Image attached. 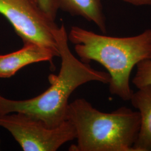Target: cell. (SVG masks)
I'll return each instance as SVG.
<instances>
[{"mask_svg": "<svg viewBox=\"0 0 151 151\" xmlns=\"http://www.w3.org/2000/svg\"><path fill=\"white\" fill-rule=\"evenodd\" d=\"M136 68L133 84L137 88L151 85V56L139 62Z\"/></svg>", "mask_w": 151, "mask_h": 151, "instance_id": "cell-9", "label": "cell"}, {"mask_svg": "<svg viewBox=\"0 0 151 151\" xmlns=\"http://www.w3.org/2000/svg\"><path fill=\"white\" fill-rule=\"evenodd\" d=\"M60 54L51 49L34 43H25L22 48L11 53L0 55V78H10L27 65L40 62L52 63Z\"/></svg>", "mask_w": 151, "mask_h": 151, "instance_id": "cell-6", "label": "cell"}, {"mask_svg": "<svg viewBox=\"0 0 151 151\" xmlns=\"http://www.w3.org/2000/svg\"><path fill=\"white\" fill-rule=\"evenodd\" d=\"M101 1V0H100ZM136 6L151 5V0H123Z\"/></svg>", "mask_w": 151, "mask_h": 151, "instance_id": "cell-11", "label": "cell"}, {"mask_svg": "<svg viewBox=\"0 0 151 151\" xmlns=\"http://www.w3.org/2000/svg\"><path fill=\"white\" fill-rule=\"evenodd\" d=\"M68 39L75 45L76 53L82 62H97L108 70L112 95L130 101L133 93L130 85L132 71L151 56V29L133 37H114L73 27Z\"/></svg>", "mask_w": 151, "mask_h": 151, "instance_id": "cell-2", "label": "cell"}, {"mask_svg": "<svg viewBox=\"0 0 151 151\" xmlns=\"http://www.w3.org/2000/svg\"><path fill=\"white\" fill-rule=\"evenodd\" d=\"M66 120L76 132L77 143L70 151H134L140 127L138 111L122 107L104 113L85 99H77L69 104Z\"/></svg>", "mask_w": 151, "mask_h": 151, "instance_id": "cell-3", "label": "cell"}, {"mask_svg": "<svg viewBox=\"0 0 151 151\" xmlns=\"http://www.w3.org/2000/svg\"><path fill=\"white\" fill-rule=\"evenodd\" d=\"M60 9L72 15L83 17L94 22L103 32H106L105 17L100 0H59Z\"/></svg>", "mask_w": 151, "mask_h": 151, "instance_id": "cell-8", "label": "cell"}, {"mask_svg": "<svg viewBox=\"0 0 151 151\" xmlns=\"http://www.w3.org/2000/svg\"><path fill=\"white\" fill-rule=\"evenodd\" d=\"M0 127L7 130L24 151H55L76 139L75 127L66 120L55 128L24 114L0 115Z\"/></svg>", "mask_w": 151, "mask_h": 151, "instance_id": "cell-4", "label": "cell"}, {"mask_svg": "<svg viewBox=\"0 0 151 151\" xmlns=\"http://www.w3.org/2000/svg\"><path fill=\"white\" fill-rule=\"evenodd\" d=\"M54 34L61 58L58 75L50 76V87L32 99L14 100L0 95V115L24 114L40 120L48 127L55 128L66 120L68 100L77 88L93 81L108 84L110 82L108 72L95 70L71 52L63 24L55 30Z\"/></svg>", "mask_w": 151, "mask_h": 151, "instance_id": "cell-1", "label": "cell"}, {"mask_svg": "<svg viewBox=\"0 0 151 151\" xmlns=\"http://www.w3.org/2000/svg\"><path fill=\"white\" fill-rule=\"evenodd\" d=\"M130 101L138 110L140 123L137 138L133 146L134 151H151V85L133 92Z\"/></svg>", "mask_w": 151, "mask_h": 151, "instance_id": "cell-7", "label": "cell"}, {"mask_svg": "<svg viewBox=\"0 0 151 151\" xmlns=\"http://www.w3.org/2000/svg\"><path fill=\"white\" fill-rule=\"evenodd\" d=\"M0 14L24 43L38 44L59 53L54 34L58 27L47 16L37 0H0Z\"/></svg>", "mask_w": 151, "mask_h": 151, "instance_id": "cell-5", "label": "cell"}, {"mask_svg": "<svg viewBox=\"0 0 151 151\" xmlns=\"http://www.w3.org/2000/svg\"><path fill=\"white\" fill-rule=\"evenodd\" d=\"M37 1L47 16L55 22L60 9L59 0H37Z\"/></svg>", "mask_w": 151, "mask_h": 151, "instance_id": "cell-10", "label": "cell"}]
</instances>
